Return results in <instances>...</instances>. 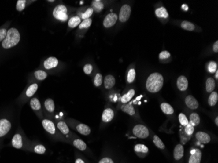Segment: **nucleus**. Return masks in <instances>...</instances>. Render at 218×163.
<instances>
[{"mask_svg": "<svg viewBox=\"0 0 218 163\" xmlns=\"http://www.w3.org/2000/svg\"><path fill=\"white\" fill-rule=\"evenodd\" d=\"M35 78L39 80H43L47 77V73L45 71L42 70H38L35 72Z\"/></svg>", "mask_w": 218, "mask_h": 163, "instance_id": "f704fd0d", "label": "nucleus"}, {"mask_svg": "<svg viewBox=\"0 0 218 163\" xmlns=\"http://www.w3.org/2000/svg\"><path fill=\"white\" fill-rule=\"evenodd\" d=\"M93 13H94V9L91 7H90L87 9V10L85 11V13L82 14V18H83L84 20H85V19H87V18H90V17L92 15Z\"/></svg>", "mask_w": 218, "mask_h": 163, "instance_id": "37998d69", "label": "nucleus"}, {"mask_svg": "<svg viewBox=\"0 0 218 163\" xmlns=\"http://www.w3.org/2000/svg\"><path fill=\"white\" fill-rule=\"evenodd\" d=\"M83 70L86 74L89 75L91 73L92 71H93V66H92L91 64H86L84 67Z\"/></svg>", "mask_w": 218, "mask_h": 163, "instance_id": "de8ad7c7", "label": "nucleus"}, {"mask_svg": "<svg viewBox=\"0 0 218 163\" xmlns=\"http://www.w3.org/2000/svg\"><path fill=\"white\" fill-rule=\"evenodd\" d=\"M92 23V20L91 18H87L82 21L79 25V28L80 29H85V28H88Z\"/></svg>", "mask_w": 218, "mask_h": 163, "instance_id": "4c0bfd02", "label": "nucleus"}, {"mask_svg": "<svg viewBox=\"0 0 218 163\" xmlns=\"http://www.w3.org/2000/svg\"><path fill=\"white\" fill-rule=\"evenodd\" d=\"M45 107L48 112H54L55 110V104L54 100L52 99H47L45 102Z\"/></svg>", "mask_w": 218, "mask_h": 163, "instance_id": "b1692460", "label": "nucleus"}, {"mask_svg": "<svg viewBox=\"0 0 218 163\" xmlns=\"http://www.w3.org/2000/svg\"><path fill=\"white\" fill-rule=\"evenodd\" d=\"M58 60L55 57H50L47 58L44 62V67L46 69H51L52 68H55L57 66Z\"/></svg>", "mask_w": 218, "mask_h": 163, "instance_id": "9d476101", "label": "nucleus"}, {"mask_svg": "<svg viewBox=\"0 0 218 163\" xmlns=\"http://www.w3.org/2000/svg\"><path fill=\"white\" fill-rule=\"evenodd\" d=\"M7 31L6 29L3 28L0 30V41H3L5 39H6V37L7 36Z\"/></svg>", "mask_w": 218, "mask_h": 163, "instance_id": "8fccbe9b", "label": "nucleus"}, {"mask_svg": "<svg viewBox=\"0 0 218 163\" xmlns=\"http://www.w3.org/2000/svg\"><path fill=\"white\" fill-rule=\"evenodd\" d=\"M171 57V54L169 53L168 51H162L161 52H160V54L159 55V57L160 60H165V59H168L169 57Z\"/></svg>", "mask_w": 218, "mask_h": 163, "instance_id": "49530a36", "label": "nucleus"}, {"mask_svg": "<svg viewBox=\"0 0 218 163\" xmlns=\"http://www.w3.org/2000/svg\"><path fill=\"white\" fill-rule=\"evenodd\" d=\"M122 111L125 113H127V114L130 115V116H133L135 114V110L134 107L132 106L131 104H125L121 107Z\"/></svg>", "mask_w": 218, "mask_h": 163, "instance_id": "4be33fe9", "label": "nucleus"}, {"mask_svg": "<svg viewBox=\"0 0 218 163\" xmlns=\"http://www.w3.org/2000/svg\"><path fill=\"white\" fill-rule=\"evenodd\" d=\"M75 163H84V162L80 159H77L75 161Z\"/></svg>", "mask_w": 218, "mask_h": 163, "instance_id": "864d4df0", "label": "nucleus"}, {"mask_svg": "<svg viewBox=\"0 0 218 163\" xmlns=\"http://www.w3.org/2000/svg\"><path fill=\"white\" fill-rule=\"evenodd\" d=\"M99 163H114V161L110 159V158H108V157H105V158H103V159H101Z\"/></svg>", "mask_w": 218, "mask_h": 163, "instance_id": "3c124183", "label": "nucleus"}, {"mask_svg": "<svg viewBox=\"0 0 218 163\" xmlns=\"http://www.w3.org/2000/svg\"><path fill=\"white\" fill-rule=\"evenodd\" d=\"M11 128V123L6 119H0V137L5 136Z\"/></svg>", "mask_w": 218, "mask_h": 163, "instance_id": "0eeeda50", "label": "nucleus"}, {"mask_svg": "<svg viewBox=\"0 0 218 163\" xmlns=\"http://www.w3.org/2000/svg\"><path fill=\"white\" fill-rule=\"evenodd\" d=\"M218 100V94L216 92H212L208 98V104L210 107H214L217 104Z\"/></svg>", "mask_w": 218, "mask_h": 163, "instance_id": "a878e982", "label": "nucleus"}, {"mask_svg": "<svg viewBox=\"0 0 218 163\" xmlns=\"http://www.w3.org/2000/svg\"><path fill=\"white\" fill-rule=\"evenodd\" d=\"M30 106L31 108L34 110H39L41 108V105L37 98H33L30 100Z\"/></svg>", "mask_w": 218, "mask_h": 163, "instance_id": "473e14b6", "label": "nucleus"}, {"mask_svg": "<svg viewBox=\"0 0 218 163\" xmlns=\"http://www.w3.org/2000/svg\"><path fill=\"white\" fill-rule=\"evenodd\" d=\"M20 40V33L16 28L12 27L7 31V36L3 42L2 46L5 49H9L16 46Z\"/></svg>", "mask_w": 218, "mask_h": 163, "instance_id": "f03ea898", "label": "nucleus"}, {"mask_svg": "<svg viewBox=\"0 0 218 163\" xmlns=\"http://www.w3.org/2000/svg\"><path fill=\"white\" fill-rule=\"evenodd\" d=\"M26 0H18L17 3L16 9L18 11H22L26 7Z\"/></svg>", "mask_w": 218, "mask_h": 163, "instance_id": "ea45409f", "label": "nucleus"}, {"mask_svg": "<svg viewBox=\"0 0 218 163\" xmlns=\"http://www.w3.org/2000/svg\"><path fill=\"white\" fill-rule=\"evenodd\" d=\"M37 89H38V85L37 84H31V85L29 86V88L27 89L26 93V96H28V97H31V96H33L36 93Z\"/></svg>", "mask_w": 218, "mask_h": 163, "instance_id": "c756f323", "label": "nucleus"}, {"mask_svg": "<svg viewBox=\"0 0 218 163\" xmlns=\"http://www.w3.org/2000/svg\"><path fill=\"white\" fill-rule=\"evenodd\" d=\"M114 116V113L111 108L105 109L102 114V120L103 122L109 123L113 120Z\"/></svg>", "mask_w": 218, "mask_h": 163, "instance_id": "ddd939ff", "label": "nucleus"}, {"mask_svg": "<svg viewBox=\"0 0 218 163\" xmlns=\"http://www.w3.org/2000/svg\"><path fill=\"white\" fill-rule=\"evenodd\" d=\"M161 109L162 112L167 115H171L174 113V109L171 104L167 103H163L161 104Z\"/></svg>", "mask_w": 218, "mask_h": 163, "instance_id": "6ab92c4d", "label": "nucleus"}, {"mask_svg": "<svg viewBox=\"0 0 218 163\" xmlns=\"http://www.w3.org/2000/svg\"><path fill=\"white\" fill-rule=\"evenodd\" d=\"M216 78L217 80L218 79V71L217 70L216 71Z\"/></svg>", "mask_w": 218, "mask_h": 163, "instance_id": "5fc2aeb1", "label": "nucleus"}, {"mask_svg": "<svg viewBox=\"0 0 218 163\" xmlns=\"http://www.w3.org/2000/svg\"><path fill=\"white\" fill-rule=\"evenodd\" d=\"M34 151L36 153H38V154H43V153H45L46 151V148L42 145H37L35 147Z\"/></svg>", "mask_w": 218, "mask_h": 163, "instance_id": "c03bdc74", "label": "nucleus"}, {"mask_svg": "<svg viewBox=\"0 0 218 163\" xmlns=\"http://www.w3.org/2000/svg\"><path fill=\"white\" fill-rule=\"evenodd\" d=\"M134 95H135V90L133 89H130L126 94H125L122 96V98H121V101L124 104L127 103L129 101H130L131 99L133 97Z\"/></svg>", "mask_w": 218, "mask_h": 163, "instance_id": "412c9836", "label": "nucleus"}, {"mask_svg": "<svg viewBox=\"0 0 218 163\" xmlns=\"http://www.w3.org/2000/svg\"><path fill=\"white\" fill-rule=\"evenodd\" d=\"M181 27L187 31H193L195 30V25L188 21H183L181 24Z\"/></svg>", "mask_w": 218, "mask_h": 163, "instance_id": "7c9ffc66", "label": "nucleus"}, {"mask_svg": "<svg viewBox=\"0 0 218 163\" xmlns=\"http://www.w3.org/2000/svg\"><path fill=\"white\" fill-rule=\"evenodd\" d=\"M76 130L79 133H80L81 135H83L85 136L89 135L91 132V129L90 128L86 125L85 124H79L78 126L76 127Z\"/></svg>", "mask_w": 218, "mask_h": 163, "instance_id": "a211bd4d", "label": "nucleus"}, {"mask_svg": "<svg viewBox=\"0 0 218 163\" xmlns=\"http://www.w3.org/2000/svg\"><path fill=\"white\" fill-rule=\"evenodd\" d=\"M178 118H179V121H180V124L182 126L186 127L187 125L189 123L187 117L186 116V115L183 114V113H180V114H179Z\"/></svg>", "mask_w": 218, "mask_h": 163, "instance_id": "58836bf2", "label": "nucleus"}, {"mask_svg": "<svg viewBox=\"0 0 218 163\" xmlns=\"http://www.w3.org/2000/svg\"><path fill=\"white\" fill-rule=\"evenodd\" d=\"M213 50H214L215 52H218V41H216L215 42V43L214 44V46H213Z\"/></svg>", "mask_w": 218, "mask_h": 163, "instance_id": "603ef678", "label": "nucleus"}, {"mask_svg": "<svg viewBox=\"0 0 218 163\" xmlns=\"http://www.w3.org/2000/svg\"><path fill=\"white\" fill-rule=\"evenodd\" d=\"M42 125L45 130L52 135H54L56 132V128L54 123L48 119H44L42 121Z\"/></svg>", "mask_w": 218, "mask_h": 163, "instance_id": "f8f14e48", "label": "nucleus"}, {"mask_svg": "<svg viewBox=\"0 0 218 163\" xmlns=\"http://www.w3.org/2000/svg\"><path fill=\"white\" fill-rule=\"evenodd\" d=\"M116 84L115 78L113 75H107L105 77L104 80V85L106 89H111L114 87V85Z\"/></svg>", "mask_w": 218, "mask_h": 163, "instance_id": "dca6fc26", "label": "nucleus"}, {"mask_svg": "<svg viewBox=\"0 0 218 163\" xmlns=\"http://www.w3.org/2000/svg\"><path fill=\"white\" fill-rule=\"evenodd\" d=\"M195 137L198 142H200L202 143H208L211 140V138L209 135H208V134L206 132H201V131L197 132V134L195 135Z\"/></svg>", "mask_w": 218, "mask_h": 163, "instance_id": "4468645a", "label": "nucleus"}, {"mask_svg": "<svg viewBox=\"0 0 218 163\" xmlns=\"http://www.w3.org/2000/svg\"><path fill=\"white\" fill-rule=\"evenodd\" d=\"M133 135L139 138H146L149 136L148 128L142 125H137L133 129Z\"/></svg>", "mask_w": 218, "mask_h": 163, "instance_id": "20e7f679", "label": "nucleus"}, {"mask_svg": "<svg viewBox=\"0 0 218 163\" xmlns=\"http://www.w3.org/2000/svg\"><path fill=\"white\" fill-rule=\"evenodd\" d=\"M67 9L64 5H58L53 11V16L55 18L61 21H66L67 20Z\"/></svg>", "mask_w": 218, "mask_h": 163, "instance_id": "7ed1b4c3", "label": "nucleus"}, {"mask_svg": "<svg viewBox=\"0 0 218 163\" xmlns=\"http://www.w3.org/2000/svg\"><path fill=\"white\" fill-rule=\"evenodd\" d=\"M12 145L13 146L16 148V149H20L22 147V138L20 135L19 134H16L13 138L12 140Z\"/></svg>", "mask_w": 218, "mask_h": 163, "instance_id": "2eb2a0df", "label": "nucleus"}, {"mask_svg": "<svg viewBox=\"0 0 218 163\" xmlns=\"http://www.w3.org/2000/svg\"><path fill=\"white\" fill-rule=\"evenodd\" d=\"M177 87L182 92L186 91L188 88V80L186 76H180L177 80Z\"/></svg>", "mask_w": 218, "mask_h": 163, "instance_id": "9b49d317", "label": "nucleus"}, {"mask_svg": "<svg viewBox=\"0 0 218 163\" xmlns=\"http://www.w3.org/2000/svg\"><path fill=\"white\" fill-rule=\"evenodd\" d=\"M194 130H195L194 127H193L190 123L187 125L185 127V129H184V131H185V132L186 133V135L190 136L193 135Z\"/></svg>", "mask_w": 218, "mask_h": 163, "instance_id": "79ce46f5", "label": "nucleus"}, {"mask_svg": "<svg viewBox=\"0 0 218 163\" xmlns=\"http://www.w3.org/2000/svg\"><path fill=\"white\" fill-rule=\"evenodd\" d=\"M164 79L163 76L158 73L150 74L146 80V89L150 93H157L163 88Z\"/></svg>", "mask_w": 218, "mask_h": 163, "instance_id": "f257e3e1", "label": "nucleus"}, {"mask_svg": "<svg viewBox=\"0 0 218 163\" xmlns=\"http://www.w3.org/2000/svg\"><path fill=\"white\" fill-rule=\"evenodd\" d=\"M73 145L80 151H84L86 149V143L82 140H80V139H76L75 140H74Z\"/></svg>", "mask_w": 218, "mask_h": 163, "instance_id": "c85d7f7f", "label": "nucleus"}, {"mask_svg": "<svg viewBox=\"0 0 218 163\" xmlns=\"http://www.w3.org/2000/svg\"><path fill=\"white\" fill-rule=\"evenodd\" d=\"M184 149L182 144H178L174 150V157L176 160H180L183 156Z\"/></svg>", "mask_w": 218, "mask_h": 163, "instance_id": "f3484780", "label": "nucleus"}, {"mask_svg": "<svg viewBox=\"0 0 218 163\" xmlns=\"http://www.w3.org/2000/svg\"><path fill=\"white\" fill-rule=\"evenodd\" d=\"M215 123L216 124V125H218V118L217 117L215 119Z\"/></svg>", "mask_w": 218, "mask_h": 163, "instance_id": "6e6d98bb", "label": "nucleus"}, {"mask_svg": "<svg viewBox=\"0 0 218 163\" xmlns=\"http://www.w3.org/2000/svg\"><path fill=\"white\" fill-rule=\"evenodd\" d=\"M131 9L129 5H124L121 7L120 11L119 14V20L121 22H127L131 15Z\"/></svg>", "mask_w": 218, "mask_h": 163, "instance_id": "39448f33", "label": "nucleus"}, {"mask_svg": "<svg viewBox=\"0 0 218 163\" xmlns=\"http://www.w3.org/2000/svg\"><path fill=\"white\" fill-rule=\"evenodd\" d=\"M187 107L191 110H195L198 107V103L197 99L192 95H188L185 100Z\"/></svg>", "mask_w": 218, "mask_h": 163, "instance_id": "1a4fd4ad", "label": "nucleus"}, {"mask_svg": "<svg viewBox=\"0 0 218 163\" xmlns=\"http://www.w3.org/2000/svg\"><path fill=\"white\" fill-rule=\"evenodd\" d=\"M92 7H93L92 9H93L95 12L99 13L103 9L104 5L101 1L95 0V1H94L93 3H92Z\"/></svg>", "mask_w": 218, "mask_h": 163, "instance_id": "bb28decb", "label": "nucleus"}, {"mask_svg": "<svg viewBox=\"0 0 218 163\" xmlns=\"http://www.w3.org/2000/svg\"><path fill=\"white\" fill-rule=\"evenodd\" d=\"M57 128L64 135H67L69 132V129L65 122L60 121L57 123Z\"/></svg>", "mask_w": 218, "mask_h": 163, "instance_id": "2f4dec72", "label": "nucleus"}, {"mask_svg": "<svg viewBox=\"0 0 218 163\" xmlns=\"http://www.w3.org/2000/svg\"><path fill=\"white\" fill-rule=\"evenodd\" d=\"M215 80L213 78H208L206 82V89L208 93H212L215 88Z\"/></svg>", "mask_w": 218, "mask_h": 163, "instance_id": "aec40b11", "label": "nucleus"}, {"mask_svg": "<svg viewBox=\"0 0 218 163\" xmlns=\"http://www.w3.org/2000/svg\"><path fill=\"white\" fill-rule=\"evenodd\" d=\"M81 23L80 18L79 16H74L72 17L69 19V20L68 22V26L71 28H74L76 27L77 26L80 25V24Z\"/></svg>", "mask_w": 218, "mask_h": 163, "instance_id": "cd10ccee", "label": "nucleus"}, {"mask_svg": "<svg viewBox=\"0 0 218 163\" xmlns=\"http://www.w3.org/2000/svg\"><path fill=\"white\" fill-rule=\"evenodd\" d=\"M180 136H181V142L183 143H186V142H187L188 140H190V139L187 138H190V136H188L187 135H186V133L185 132V131H181L180 132Z\"/></svg>", "mask_w": 218, "mask_h": 163, "instance_id": "09e8293b", "label": "nucleus"}, {"mask_svg": "<svg viewBox=\"0 0 218 163\" xmlns=\"http://www.w3.org/2000/svg\"><path fill=\"white\" fill-rule=\"evenodd\" d=\"M153 142L154 143L155 146H156V147H157L159 149L163 150V149H164V147H165V146H164L163 142L161 141V139L159 138L157 135H155L153 136Z\"/></svg>", "mask_w": 218, "mask_h": 163, "instance_id": "72a5a7b5", "label": "nucleus"}, {"mask_svg": "<svg viewBox=\"0 0 218 163\" xmlns=\"http://www.w3.org/2000/svg\"><path fill=\"white\" fill-rule=\"evenodd\" d=\"M118 18V15L116 13H111L108 14L103 20L104 27L106 28L113 27L116 23V22H117Z\"/></svg>", "mask_w": 218, "mask_h": 163, "instance_id": "423d86ee", "label": "nucleus"}, {"mask_svg": "<svg viewBox=\"0 0 218 163\" xmlns=\"http://www.w3.org/2000/svg\"><path fill=\"white\" fill-rule=\"evenodd\" d=\"M135 76H136V72L134 69H130L127 74V82L129 83H132L134 82Z\"/></svg>", "mask_w": 218, "mask_h": 163, "instance_id": "e433bc0d", "label": "nucleus"}, {"mask_svg": "<svg viewBox=\"0 0 218 163\" xmlns=\"http://www.w3.org/2000/svg\"><path fill=\"white\" fill-rule=\"evenodd\" d=\"M217 63L214 61H211L210 62L209 65H208V71L211 73H214L217 71Z\"/></svg>", "mask_w": 218, "mask_h": 163, "instance_id": "a18cd8bd", "label": "nucleus"}, {"mask_svg": "<svg viewBox=\"0 0 218 163\" xmlns=\"http://www.w3.org/2000/svg\"><path fill=\"white\" fill-rule=\"evenodd\" d=\"M191 155L189 159L188 163H201L202 158V153L201 150L196 149L191 151Z\"/></svg>", "mask_w": 218, "mask_h": 163, "instance_id": "6e6552de", "label": "nucleus"}, {"mask_svg": "<svg viewBox=\"0 0 218 163\" xmlns=\"http://www.w3.org/2000/svg\"><path fill=\"white\" fill-rule=\"evenodd\" d=\"M156 15L158 18H167L168 17V13L167 11V9L164 7H159L156 10Z\"/></svg>", "mask_w": 218, "mask_h": 163, "instance_id": "393cba45", "label": "nucleus"}, {"mask_svg": "<svg viewBox=\"0 0 218 163\" xmlns=\"http://www.w3.org/2000/svg\"><path fill=\"white\" fill-rule=\"evenodd\" d=\"M135 151L137 153H147L148 152V148L143 144H137L135 146Z\"/></svg>", "mask_w": 218, "mask_h": 163, "instance_id": "c9c22d12", "label": "nucleus"}, {"mask_svg": "<svg viewBox=\"0 0 218 163\" xmlns=\"http://www.w3.org/2000/svg\"><path fill=\"white\" fill-rule=\"evenodd\" d=\"M94 85L97 87H99L103 83V76L100 73H98L95 75V77L94 81Z\"/></svg>", "mask_w": 218, "mask_h": 163, "instance_id": "a19ab883", "label": "nucleus"}, {"mask_svg": "<svg viewBox=\"0 0 218 163\" xmlns=\"http://www.w3.org/2000/svg\"><path fill=\"white\" fill-rule=\"evenodd\" d=\"M190 123L193 127L198 125L200 123V117L197 113H192L190 116Z\"/></svg>", "mask_w": 218, "mask_h": 163, "instance_id": "5701e85b", "label": "nucleus"}]
</instances>
